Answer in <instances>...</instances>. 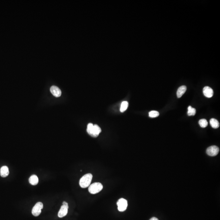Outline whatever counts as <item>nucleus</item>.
<instances>
[{"instance_id": "1", "label": "nucleus", "mask_w": 220, "mask_h": 220, "mask_svg": "<svg viewBox=\"0 0 220 220\" xmlns=\"http://www.w3.org/2000/svg\"><path fill=\"white\" fill-rule=\"evenodd\" d=\"M101 131V129L97 125H93L92 123H89L87 126V133L93 137H97Z\"/></svg>"}, {"instance_id": "2", "label": "nucleus", "mask_w": 220, "mask_h": 220, "mask_svg": "<svg viewBox=\"0 0 220 220\" xmlns=\"http://www.w3.org/2000/svg\"><path fill=\"white\" fill-rule=\"evenodd\" d=\"M93 175L89 173L85 174L79 180V184L81 188H86L89 187L91 184Z\"/></svg>"}, {"instance_id": "3", "label": "nucleus", "mask_w": 220, "mask_h": 220, "mask_svg": "<svg viewBox=\"0 0 220 220\" xmlns=\"http://www.w3.org/2000/svg\"><path fill=\"white\" fill-rule=\"evenodd\" d=\"M102 189V185L99 182H96L89 186V191L92 194H96L100 192Z\"/></svg>"}, {"instance_id": "4", "label": "nucleus", "mask_w": 220, "mask_h": 220, "mask_svg": "<svg viewBox=\"0 0 220 220\" xmlns=\"http://www.w3.org/2000/svg\"><path fill=\"white\" fill-rule=\"evenodd\" d=\"M43 207V203L39 202L36 203L32 210V214L35 217H38L41 213V210Z\"/></svg>"}, {"instance_id": "5", "label": "nucleus", "mask_w": 220, "mask_h": 220, "mask_svg": "<svg viewBox=\"0 0 220 220\" xmlns=\"http://www.w3.org/2000/svg\"><path fill=\"white\" fill-rule=\"evenodd\" d=\"M68 204L67 203L65 202V201H63V205H62L61 209L59 210V213H58V216H59V217L63 218L66 216L68 213Z\"/></svg>"}, {"instance_id": "6", "label": "nucleus", "mask_w": 220, "mask_h": 220, "mask_svg": "<svg viewBox=\"0 0 220 220\" xmlns=\"http://www.w3.org/2000/svg\"><path fill=\"white\" fill-rule=\"evenodd\" d=\"M118 206V210L120 212L125 211L128 206V202L126 200L121 198L118 200L117 203Z\"/></svg>"}, {"instance_id": "7", "label": "nucleus", "mask_w": 220, "mask_h": 220, "mask_svg": "<svg viewBox=\"0 0 220 220\" xmlns=\"http://www.w3.org/2000/svg\"><path fill=\"white\" fill-rule=\"evenodd\" d=\"M219 152V147L216 146H212L207 148L206 153L210 156L214 157L217 155Z\"/></svg>"}, {"instance_id": "8", "label": "nucleus", "mask_w": 220, "mask_h": 220, "mask_svg": "<svg viewBox=\"0 0 220 220\" xmlns=\"http://www.w3.org/2000/svg\"><path fill=\"white\" fill-rule=\"evenodd\" d=\"M50 91L52 95L56 97H59L61 96V91L57 86H52L50 88Z\"/></svg>"}, {"instance_id": "9", "label": "nucleus", "mask_w": 220, "mask_h": 220, "mask_svg": "<svg viewBox=\"0 0 220 220\" xmlns=\"http://www.w3.org/2000/svg\"><path fill=\"white\" fill-rule=\"evenodd\" d=\"M203 93L204 96L208 98H212L214 94L213 89L209 87H205L203 88Z\"/></svg>"}, {"instance_id": "10", "label": "nucleus", "mask_w": 220, "mask_h": 220, "mask_svg": "<svg viewBox=\"0 0 220 220\" xmlns=\"http://www.w3.org/2000/svg\"><path fill=\"white\" fill-rule=\"evenodd\" d=\"M9 170L7 166H3L1 168L0 170V175L1 177H5L8 176Z\"/></svg>"}, {"instance_id": "11", "label": "nucleus", "mask_w": 220, "mask_h": 220, "mask_svg": "<svg viewBox=\"0 0 220 220\" xmlns=\"http://www.w3.org/2000/svg\"><path fill=\"white\" fill-rule=\"evenodd\" d=\"M187 90V87L186 86H182L179 87L177 91V94L178 98L182 97V96L184 94Z\"/></svg>"}, {"instance_id": "12", "label": "nucleus", "mask_w": 220, "mask_h": 220, "mask_svg": "<svg viewBox=\"0 0 220 220\" xmlns=\"http://www.w3.org/2000/svg\"><path fill=\"white\" fill-rule=\"evenodd\" d=\"M29 182L31 185L35 186L38 184V178L36 175H32L30 177L29 179Z\"/></svg>"}, {"instance_id": "13", "label": "nucleus", "mask_w": 220, "mask_h": 220, "mask_svg": "<svg viewBox=\"0 0 220 220\" xmlns=\"http://www.w3.org/2000/svg\"><path fill=\"white\" fill-rule=\"evenodd\" d=\"M210 124L211 126L214 129H217L219 127V123L217 120L214 118H212L210 120Z\"/></svg>"}, {"instance_id": "14", "label": "nucleus", "mask_w": 220, "mask_h": 220, "mask_svg": "<svg viewBox=\"0 0 220 220\" xmlns=\"http://www.w3.org/2000/svg\"><path fill=\"white\" fill-rule=\"evenodd\" d=\"M196 113L195 108H192L191 106H189L188 107V116H194Z\"/></svg>"}, {"instance_id": "15", "label": "nucleus", "mask_w": 220, "mask_h": 220, "mask_svg": "<svg viewBox=\"0 0 220 220\" xmlns=\"http://www.w3.org/2000/svg\"><path fill=\"white\" fill-rule=\"evenodd\" d=\"M129 103L128 102L124 101L122 102L120 107V111L122 113L124 112L127 109Z\"/></svg>"}, {"instance_id": "16", "label": "nucleus", "mask_w": 220, "mask_h": 220, "mask_svg": "<svg viewBox=\"0 0 220 220\" xmlns=\"http://www.w3.org/2000/svg\"><path fill=\"white\" fill-rule=\"evenodd\" d=\"M198 123H199L200 127L203 128L206 127L207 126V125H208L207 121L205 119H201V120H200L199 121Z\"/></svg>"}, {"instance_id": "17", "label": "nucleus", "mask_w": 220, "mask_h": 220, "mask_svg": "<svg viewBox=\"0 0 220 220\" xmlns=\"http://www.w3.org/2000/svg\"><path fill=\"white\" fill-rule=\"evenodd\" d=\"M159 115V113L158 111H155V110H152L151 112H149V117H151V118H155L157 117Z\"/></svg>"}, {"instance_id": "18", "label": "nucleus", "mask_w": 220, "mask_h": 220, "mask_svg": "<svg viewBox=\"0 0 220 220\" xmlns=\"http://www.w3.org/2000/svg\"><path fill=\"white\" fill-rule=\"evenodd\" d=\"M150 220H159L156 217H153L151 218Z\"/></svg>"}]
</instances>
